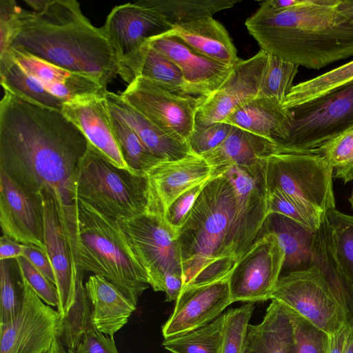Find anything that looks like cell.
Returning a JSON list of instances; mask_svg holds the SVG:
<instances>
[{
  "label": "cell",
  "mask_w": 353,
  "mask_h": 353,
  "mask_svg": "<svg viewBox=\"0 0 353 353\" xmlns=\"http://www.w3.org/2000/svg\"><path fill=\"white\" fill-rule=\"evenodd\" d=\"M82 132L60 111L6 89L0 102V169L33 196L52 192L76 240L77 179L88 148Z\"/></svg>",
  "instance_id": "obj_1"
},
{
  "label": "cell",
  "mask_w": 353,
  "mask_h": 353,
  "mask_svg": "<svg viewBox=\"0 0 353 353\" xmlns=\"http://www.w3.org/2000/svg\"><path fill=\"white\" fill-rule=\"evenodd\" d=\"M11 48L51 64L91 77L106 89L118 61L102 28L83 14L75 0H26Z\"/></svg>",
  "instance_id": "obj_2"
},
{
  "label": "cell",
  "mask_w": 353,
  "mask_h": 353,
  "mask_svg": "<svg viewBox=\"0 0 353 353\" xmlns=\"http://www.w3.org/2000/svg\"><path fill=\"white\" fill-rule=\"evenodd\" d=\"M339 1L303 0L286 10H257L245 25L262 50L319 70L353 56V22L337 10Z\"/></svg>",
  "instance_id": "obj_3"
},
{
  "label": "cell",
  "mask_w": 353,
  "mask_h": 353,
  "mask_svg": "<svg viewBox=\"0 0 353 353\" xmlns=\"http://www.w3.org/2000/svg\"><path fill=\"white\" fill-rule=\"evenodd\" d=\"M236 199L223 174L206 182L176 234L183 288L227 276L236 262L232 253V224Z\"/></svg>",
  "instance_id": "obj_4"
},
{
  "label": "cell",
  "mask_w": 353,
  "mask_h": 353,
  "mask_svg": "<svg viewBox=\"0 0 353 353\" xmlns=\"http://www.w3.org/2000/svg\"><path fill=\"white\" fill-rule=\"evenodd\" d=\"M76 262L83 271L104 277L137 306L150 285L129 238L118 221L78 199Z\"/></svg>",
  "instance_id": "obj_5"
},
{
  "label": "cell",
  "mask_w": 353,
  "mask_h": 353,
  "mask_svg": "<svg viewBox=\"0 0 353 353\" xmlns=\"http://www.w3.org/2000/svg\"><path fill=\"white\" fill-rule=\"evenodd\" d=\"M77 194L118 221L137 217L148 205L145 176L117 167L90 143L79 165Z\"/></svg>",
  "instance_id": "obj_6"
},
{
  "label": "cell",
  "mask_w": 353,
  "mask_h": 353,
  "mask_svg": "<svg viewBox=\"0 0 353 353\" xmlns=\"http://www.w3.org/2000/svg\"><path fill=\"white\" fill-rule=\"evenodd\" d=\"M292 125L275 153H314L329 141L353 129V81L288 109Z\"/></svg>",
  "instance_id": "obj_7"
},
{
  "label": "cell",
  "mask_w": 353,
  "mask_h": 353,
  "mask_svg": "<svg viewBox=\"0 0 353 353\" xmlns=\"http://www.w3.org/2000/svg\"><path fill=\"white\" fill-rule=\"evenodd\" d=\"M268 190L278 189L292 200L323 214L335 207L332 169L322 155L274 153L265 159Z\"/></svg>",
  "instance_id": "obj_8"
},
{
  "label": "cell",
  "mask_w": 353,
  "mask_h": 353,
  "mask_svg": "<svg viewBox=\"0 0 353 353\" xmlns=\"http://www.w3.org/2000/svg\"><path fill=\"white\" fill-rule=\"evenodd\" d=\"M265 158L250 168L232 165L212 173V176H226L234 191L232 253L236 263L250 249L270 214Z\"/></svg>",
  "instance_id": "obj_9"
},
{
  "label": "cell",
  "mask_w": 353,
  "mask_h": 353,
  "mask_svg": "<svg viewBox=\"0 0 353 353\" xmlns=\"http://www.w3.org/2000/svg\"><path fill=\"white\" fill-rule=\"evenodd\" d=\"M118 223L129 238L149 277L150 285L154 291L163 292L167 274L174 273L183 276L176 236L163 216L145 212L131 219L119 220Z\"/></svg>",
  "instance_id": "obj_10"
},
{
  "label": "cell",
  "mask_w": 353,
  "mask_h": 353,
  "mask_svg": "<svg viewBox=\"0 0 353 353\" xmlns=\"http://www.w3.org/2000/svg\"><path fill=\"white\" fill-rule=\"evenodd\" d=\"M317 327L331 334L346 324L345 314L316 268L280 276L271 295Z\"/></svg>",
  "instance_id": "obj_11"
},
{
  "label": "cell",
  "mask_w": 353,
  "mask_h": 353,
  "mask_svg": "<svg viewBox=\"0 0 353 353\" xmlns=\"http://www.w3.org/2000/svg\"><path fill=\"white\" fill-rule=\"evenodd\" d=\"M121 98L166 133L187 141L195 126L202 97L170 92L137 77L121 93Z\"/></svg>",
  "instance_id": "obj_12"
},
{
  "label": "cell",
  "mask_w": 353,
  "mask_h": 353,
  "mask_svg": "<svg viewBox=\"0 0 353 353\" xmlns=\"http://www.w3.org/2000/svg\"><path fill=\"white\" fill-rule=\"evenodd\" d=\"M285 252L277 236L265 231L234 265L229 275L233 302L271 299L282 272Z\"/></svg>",
  "instance_id": "obj_13"
},
{
  "label": "cell",
  "mask_w": 353,
  "mask_h": 353,
  "mask_svg": "<svg viewBox=\"0 0 353 353\" xmlns=\"http://www.w3.org/2000/svg\"><path fill=\"white\" fill-rule=\"evenodd\" d=\"M23 280L24 296L19 312L12 321L0 325V353H45L59 336V313Z\"/></svg>",
  "instance_id": "obj_14"
},
{
  "label": "cell",
  "mask_w": 353,
  "mask_h": 353,
  "mask_svg": "<svg viewBox=\"0 0 353 353\" xmlns=\"http://www.w3.org/2000/svg\"><path fill=\"white\" fill-rule=\"evenodd\" d=\"M44 219L45 250L52 263L59 296L57 311L61 319L69 312L76 301L78 281L83 270L77 265L74 250L62 222L52 192L40 193Z\"/></svg>",
  "instance_id": "obj_15"
},
{
  "label": "cell",
  "mask_w": 353,
  "mask_h": 353,
  "mask_svg": "<svg viewBox=\"0 0 353 353\" xmlns=\"http://www.w3.org/2000/svg\"><path fill=\"white\" fill-rule=\"evenodd\" d=\"M268 59L269 53L261 50L248 59H240L215 92L202 97L195 124L223 122L236 109L258 97Z\"/></svg>",
  "instance_id": "obj_16"
},
{
  "label": "cell",
  "mask_w": 353,
  "mask_h": 353,
  "mask_svg": "<svg viewBox=\"0 0 353 353\" xmlns=\"http://www.w3.org/2000/svg\"><path fill=\"white\" fill-rule=\"evenodd\" d=\"M101 28L118 63L136 52L150 39L172 29L145 0L115 6Z\"/></svg>",
  "instance_id": "obj_17"
},
{
  "label": "cell",
  "mask_w": 353,
  "mask_h": 353,
  "mask_svg": "<svg viewBox=\"0 0 353 353\" xmlns=\"http://www.w3.org/2000/svg\"><path fill=\"white\" fill-rule=\"evenodd\" d=\"M229 275L210 283L183 288L176 300L172 313L162 326L164 339L196 330L221 315L234 303Z\"/></svg>",
  "instance_id": "obj_18"
},
{
  "label": "cell",
  "mask_w": 353,
  "mask_h": 353,
  "mask_svg": "<svg viewBox=\"0 0 353 353\" xmlns=\"http://www.w3.org/2000/svg\"><path fill=\"white\" fill-rule=\"evenodd\" d=\"M0 224L3 234L45 250L41 196L26 192L1 169Z\"/></svg>",
  "instance_id": "obj_19"
},
{
  "label": "cell",
  "mask_w": 353,
  "mask_h": 353,
  "mask_svg": "<svg viewBox=\"0 0 353 353\" xmlns=\"http://www.w3.org/2000/svg\"><path fill=\"white\" fill-rule=\"evenodd\" d=\"M148 43L174 63L184 79L183 94L208 97L215 92L228 77L233 66L205 57L168 33Z\"/></svg>",
  "instance_id": "obj_20"
},
{
  "label": "cell",
  "mask_w": 353,
  "mask_h": 353,
  "mask_svg": "<svg viewBox=\"0 0 353 353\" xmlns=\"http://www.w3.org/2000/svg\"><path fill=\"white\" fill-rule=\"evenodd\" d=\"M212 168L199 155L192 154L176 161H162L145 176L148 185L146 212L163 216L168 205L188 189L210 179Z\"/></svg>",
  "instance_id": "obj_21"
},
{
  "label": "cell",
  "mask_w": 353,
  "mask_h": 353,
  "mask_svg": "<svg viewBox=\"0 0 353 353\" xmlns=\"http://www.w3.org/2000/svg\"><path fill=\"white\" fill-rule=\"evenodd\" d=\"M106 90L65 102L61 112L109 161L134 172L125 161L115 139L105 96Z\"/></svg>",
  "instance_id": "obj_22"
},
{
  "label": "cell",
  "mask_w": 353,
  "mask_h": 353,
  "mask_svg": "<svg viewBox=\"0 0 353 353\" xmlns=\"http://www.w3.org/2000/svg\"><path fill=\"white\" fill-rule=\"evenodd\" d=\"M9 52L28 74L64 103L105 90L90 76L71 72L13 48Z\"/></svg>",
  "instance_id": "obj_23"
},
{
  "label": "cell",
  "mask_w": 353,
  "mask_h": 353,
  "mask_svg": "<svg viewBox=\"0 0 353 353\" xmlns=\"http://www.w3.org/2000/svg\"><path fill=\"white\" fill-rule=\"evenodd\" d=\"M292 120L291 112L281 102L258 96L236 109L223 122L278 143L288 138Z\"/></svg>",
  "instance_id": "obj_24"
},
{
  "label": "cell",
  "mask_w": 353,
  "mask_h": 353,
  "mask_svg": "<svg viewBox=\"0 0 353 353\" xmlns=\"http://www.w3.org/2000/svg\"><path fill=\"white\" fill-rule=\"evenodd\" d=\"M85 288L90 303L92 326L99 332L114 338L127 324L137 305L101 276H90Z\"/></svg>",
  "instance_id": "obj_25"
},
{
  "label": "cell",
  "mask_w": 353,
  "mask_h": 353,
  "mask_svg": "<svg viewBox=\"0 0 353 353\" xmlns=\"http://www.w3.org/2000/svg\"><path fill=\"white\" fill-rule=\"evenodd\" d=\"M168 34L196 53L223 64L233 66L240 60L229 33L212 17L175 26Z\"/></svg>",
  "instance_id": "obj_26"
},
{
  "label": "cell",
  "mask_w": 353,
  "mask_h": 353,
  "mask_svg": "<svg viewBox=\"0 0 353 353\" xmlns=\"http://www.w3.org/2000/svg\"><path fill=\"white\" fill-rule=\"evenodd\" d=\"M108 104L133 129L144 145L163 161H176L193 154L187 141L160 129L121 97L105 90Z\"/></svg>",
  "instance_id": "obj_27"
},
{
  "label": "cell",
  "mask_w": 353,
  "mask_h": 353,
  "mask_svg": "<svg viewBox=\"0 0 353 353\" xmlns=\"http://www.w3.org/2000/svg\"><path fill=\"white\" fill-rule=\"evenodd\" d=\"M118 73L128 84L142 77L170 92L183 94L185 83L180 69L148 41L118 63Z\"/></svg>",
  "instance_id": "obj_28"
},
{
  "label": "cell",
  "mask_w": 353,
  "mask_h": 353,
  "mask_svg": "<svg viewBox=\"0 0 353 353\" xmlns=\"http://www.w3.org/2000/svg\"><path fill=\"white\" fill-rule=\"evenodd\" d=\"M276 151V142L232 125L221 145L201 156L213 172L232 165L250 168Z\"/></svg>",
  "instance_id": "obj_29"
},
{
  "label": "cell",
  "mask_w": 353,
  "mask_h": 353,
  "mask_svg": "<svg viewBox=\"0 0 353 353\" xmlns=\"http://www.w3.org/2000/svg\"><path fill=\"white\" fill-rule=\"evenodd\" d=\"M293 336L288 308L272 299L263 321L249 325L243 353H287Z\"/></svg>",
  "instance_id": "obj_30"
},
{
  "label": "cell",
  "mask_w": 353,
  "mask_h": 353,
  "mask_svg": "<svg viewBox=\"0 0 353 353\" xmlns=\"http://www.w3.org/2000/svg\"><path fill=\"white\" fill-rule=\"evenodd\" d=\"M0 77L3 89L30 102L61 112L63 101L50 94L13 59L10 52L0 56Z\"/></svg>",
  "instance_id": "obj_31"
},
{
  "label": "cell",
  "mask_w": 353,
  "mask_h": 353,
  "mask_svg": "<svg viewBox=\"0 0 353 353\" xmlns=\"http://www.w3.org/2000/svg\"><path fill=\"white\" fill-rule=\"evenodd\" d=\"M173 28L234 6L238 0H145Z\"/></svg>",
  "instance_id": "obj_32"
},
{
  "label": "cell",
  "mask_w": 353,
  "mask_h": 353,
  "mask_svg": "<svg viewBox=\"0 0 353 353\" xmlns=\"http://www.w3.org/2000/svg\"><path fill=\"white\" fill-rule=\"evenodd\" d=\"M108 108L115 139L125 161L134 172L145 175L150 168L163 161L144 145L133 129L109 104Z\"/></svg>",
  "instance_id": "obj_33"
},
{
  "label": "cell",
  "mask_w": 353,
  "mask_h": 353,
  "mask_svg": "<svg viewBox=\"0 0 353 353\" xmlns=\"http://www.w3.org/2000/svg\"><path fill=\"white\" fill-rule=\"evenodd\" d=\"M353 81V61L294 85L283 102L290 109Z\"/></svg>",
  "instance_id": "obj_34"
},
{
  "label": "cell",
  "mask_w": 353,
  "mask_h": 353,
  "mask_svg": "<svg viewBox=\"0 0 353 353\" xmlns=\"http://www.w3.org/2000/svg\"><path fill=\"white\" fill-rule=\"evenodd\" d=\"M224 314L211 323L179 336L164 339L171 353H220Z\"/></svg>",
  "instance_id": "obj_35"
},
{
  "label": "cell",
  "mask_w": 353,
  "mask_h": 353,
  "mask_svg": "<svg viewBox=\"0 0 353 353\" xmlns=\"http://www.w3.org/2000/svg\"><path fill=\"white\" fill-rule=\"evenodd\" d=\"M325 221L338 263L353 284V216L333 208L326 212Z\"/></svg>",
  "instance_id": "obj_36"
},
{
  "label": "cell",
  "mask_w": 353,
  "mask_h": 353,
  "mask_svg": "<svg viewBox=\"0 0 353 353\" xmlns=\"http://www.w3.org/2000/svg\"><path fill=\"white\" fill-rule=\"evenodd\" d=\"M23 296V276L16 259L0 261V325L17 316Z\"/></svg>",
  "instance_id": "obj_37"
},
{
  "label": "cell",
  "mask_w": 353,
  "mask_h": 353,
  "mask_svg": "<svg viewBox=\"0 0 353 353\" xmlns=\"http://www.w3.org/2000/svg\"><path fill=\"white\" fill-rule=\"evenodd\" d=\"M92 325L90 303L82 276L78 281L75 303L68 314L61 319L60 340L67 349H74Z\"/></svg>",
  "instance_id": "obj_38"
},
{
  "label": "cell",
  "mask_w": 353,
  "mask_h": 353,
  "mask_svg": "<svg viewBox=\"0 0 353 353\" xmlns=\"http://www.w3.org/2000/svg\"><path fill=\"white\" fill-rule=\"evenodd\" d=\"M299 65L269 54L259 97L274 99L283 104L293 85Z\"/></svg>",
  "instance_id": "obj_39"
},
{
  "label": "cell",
  "mask_w": 353,
  "mask_h": 353,
  "mask_svg": "<svg viewBox=\"0 0 353 353\" xmlns=\"http://www.w3.org/2000/svg\"><path fill=\"white\" fill-rule=\"evenodd\" d=\"M314 154L327 159L333 178L341 179L345 183L353 181V129L323 144Z\"/></svg>",
  "instance_id": "obj_40"
},
{
  "label": "cell",
  "mask_w": 353,
  "mask_h": 353,
  "mask_svg": "<svg viewBox=\"0 0 353 353\" xmlns=\"http://www.w3.org/2000/svg\"><path fill=\"white\" fill-rule=\"evenodd\" d=\"M269 213L286 216L310 231H316L323 223L325 214L292 200L278 189L268 190Z\"/></svg>",
  "instance_id": "obj_41"
},
{
  "label": "cell",
  "mask_w": 353,
  "mask_h": 353,
  "mask_svg": "<svg viewBox=\"0 0 353 353\" xmlns=\"http://www.w3.org/2000/svg\"><path fill=\"white\" fill-rule=\"evenodd\" d=\"M254 305L248 303L224 313L220 353H243Z\"/></svg>",
  "instance_id": "obj_42"
},
{
  "label": "cell",
  "mask_w": 353,
  "mask_h": 353,
  "mask_svg": "<svg viewBox=\"0 0 353 353\" xmlns=\"http://www.w3.org/2000/svg\"><path fill=\"white\" fill-rule=\"evenodd\" d=\"M288 310L294 336L287 353H327L328 334L294 310Z\"/></svg>",
  "instance_id": "obj_43"
},
{
  "label": "cell",
  "mask_w": 353,
  "mask_h": 353,
  "mask_svg": "<svg viewBox=\"0 0 353 353\" xmlns=\"http://www.w3.org/2000/svg\"><path fill=\"white\" fill-rule=\"evenodd\" d=\"M232 128V125L225 122L205 125L195 124L187 142L192 152L201 156L221 145L230 134Z\"/></svg>",
  "instance_id": "obj_44"
},
{
  "label": "cell",
  "mask_w": 353,
  "mask_h": 353,
  "mask_svg": "<svg viewBox=\"0 0 353 353\" xmlns=\"http://www.w3.org/2000/svg\"><path fill=\"white\" fill-rule=\"evenodd\" d=\"M208 180L188 189L176 197L166 208L163 218L176 236L187 219L196 199Z\"/></svg>",
  "instance_id": "obj_45"
},
{
  "label": "cell",
  "mask_w": 353,
  "mask_h": 353,
  "mask_svg": "<svg viewBox=\"0 0 353 353\" xmlns=\"http://www.w3.org/2000/svg\"><path fill=\"white\" fill-rule=\"evenodd\" d=\"M16 260L23 277L39 298L47 305L51 307H57L59 296L56 285L25 256H19Z\"/></svg>",
  "instance_id": "obj_46"
},
{
  "label": "cell",
  "mask_w": 353,
  "mask_h": 353,
  "mask_svg": "<svg viewBox=\"0 0 353 353\" xmlns=\"http://www.w3.org/2000/svg\"><path fill=\"white\" fill-rule=\"evenodd\" d=\"M21 7L14 0L0 1V56L8 52L19 29Z\"/></svg>",
  "instance_id": "obj_47"
},
{
  "label": "cell",
  "mask_w": 353,
  "mask_h": 353,
  "mask_svg": "<svg viewBox=\"0 0 353 353\" xmlns=\"http://www.w3.org/2000/svg\"><path fill=\"white\" fill-rule=\"evenodd\" d=\"M67 353H119L114 338L97 331L92 325L74 349H67Z\"/></svg>",
  "instance_id": "obj_48"
},
{
  "label": "cell",
  "mask_w": 353,
  "mask_h": 353,
  "mask_svg": "<svg viewBox=\"0 0 353 353\" xmlns=\"http://www.w3.org/2000/svg\"><path fill=\"white\" fill-rule=\"evenodd\" d=\"M23 256L28 259L49 281L55 285L54 270L45 250L23 244Z\"/></svg>",
  "instance_id": "obj_49"
},
{
  "label": "cell",
  "mask_w": 353,
  "mask_h": 353,
  "mask_svg": "<svg viewBox=\"0 0 353 353\" xmlns=\"http://www.w3.org/2000/svg\"><path fill=\"white\" fill-rule=\"evenodd\" d=\"M352 328L349 325L345 324L336 332L328 334L327 353H345Z\"/></svg>",
  "instance_id": "obj_50"
},
{
  "label": "cell",
  "mask_w": 353,
  "mask_h": 353,
  "mask_svg": "<svg viewBox=\"0 0 353 353\" xmlns=\"http://www.w3.org/2000/svg\"><path fill=\"white\" fill-rule=\"evenodd\" d=\"M23 256V244L6 235L0 238V261L17 259Z\"/></svg>",
  "instance_id": "obj_51"
},
{
  "label": "cell",
  "mask_w": 353,
  "mask_h": 353,
  "mask_svg": "<svg viewBox=\"0 0 353 353\" xmlns=\"http://www.w3.org/2000/svg\"><path fill=\"white\" fill-rule=\"evenodd\" d=\"M336 9L347 19L353 22V0H339Z\"/></svg>",
  "instance_id": "obj_52"
},
{
  "label": "cell",
  "mask_w": 353,
  "mask_h": 353,
  "mask_svg": "<svg viewBox=\"0 0 353 353\" xmlns=\"http://www.w3.org/2000/svg\"><path fill=\"white\" fill-rule=\"evenodd\" d=\"M45 353H67L59 336L54 341L51 347Z\"/></svg>",
  "instance_id": "obj_53"
},
{
  "label": "cell",
  "mask_w": 353,
  "mask_h": 353,
  "mask_svg": "<svg viewBox=\"0 0 353 353\" xmlns=\"http://www.w3.org/2000/svg\"><path fill=\"white\" fill-rule=\"evenodd\" d=\"M345 353H353V327L347 341Z\"/></svg>",
  "instance_id": "obj_54"
},
{
  "label": "cell",
  "mask_w": 353,
  "mask_h": 353,
  "mask_svg": "<svg viewBox=\"0 0 353 353\" xmlns=\"http://www.w3.org/2000/svg\"><path fill=\"white\" fill-rule=\"evenodd\" d=\"M348 201H349V203L353 210V188H352V193L350 194V196L349 197L348 199Z\"/></svg>",
  "instance_id": "obj_55"
}]
</instances>
